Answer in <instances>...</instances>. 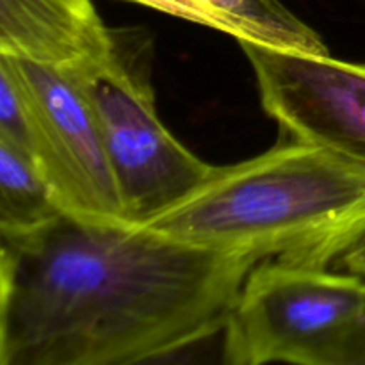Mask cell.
Here are the masks:
<instances>
[{
  "mask_svg": "<svg viewBox=\"0 0 365 365\" xmlns=\"http://www.w3.org/2000/svg\"><path fill=\"white\" fill-rule=\"evenodd\" d=\"M130 2L141 4V6L150 7V9L171 14V16L182 18V20H187L191 24L205 25V27L221 31V24L217 21V18L196 0H130Z\"/></svg>",
  "mask_w": 365,
  "mask_h": 365,
  "instance_id": "obj_11",
  "label": "cell"
},
{
  "mask_svg": "<svg viewBox=\"0 0 365 365\" xmlns=\"http://www.w3.org/2000/svg\"><path fill=\"white\" fill-rule=\"evenodd\" d=\"M48 189L31 163L0 141V239L7 246L57 216Z\"/></svg>",
  "mask_w": 365,
  "mask_h": 365,
  "instance_id": "obj_9",
  "label": "cell"
},
{
  "mask_svg": "<svg viewBox=\"0 0 365 365\" xmlns=\"http://www.w3.org/2000/svg\"><path fill=\"white\" fill-rule=\"evenodd\" d=\"M91 102L127 223L138 225L198 187L212 164L185 148L159 118L150 41L113 31L103 52L75 63Z\"/></svg>",
  "mask_w": 365,
  "mask_h": 365,
  "instance_id": "obj_4",
  "label": "cell"
},
{
  "mask_svg": "<svg viewBox=\"0 0 365 365\" xmlns=\"http://www.w3.org/2000/svg\"><path fill=\"white\" fill-rule=\"evenodd\" d=\"M232 38L274 48L307 53H328L312 27L299 20L280 0H196Z\"/></svg>",
  "mask_w": 365,
  "mask_h": 365,
  "instance_id": "obj_8",
  "label": "cell"
},
{
  "mask_svg": "<svg viewBox=\"0 0 365 365\" xmlns=\"http://www.w3.org/2000/svg\"><path fill=\"white\" fill-rule=\"evenodd\" d=\"M14 274V257L9 246L0 239V323L4 328V314H6L7 299L11 294Z\"/></svg>",
  "mask_w": 365,
  "mask_h": 365,
  "instance_id": "obj_12",
  "label": "cell"
},
{
  "mask_svg": "<svg viewBox=\"0 0 365 365\" xmlns=\"http://www.w3.org/2000/svg\"><path fill=\"white\" fill-rule=\"evenodd\" d=\"M150 232L210 252L334 267L365 232V168L292 139L232 166H214Z\"/></svg>",
  "mask_w": 365,
  "mask_h": 365,
  "instance_id": "obj_2",
  "label": "cell"
},
{
  "mask_svg": "<svg viewBox=\"0 0 365 365\" xmlns=\"http://www.w3.org/2000/svg\"><path fill=\"white\" fill-rule=\"evenodd\" d=\"M0 365H4V328L0 323Z\"/></svg>",
  "mask_w": 365,
  "mask_h": 365,
  "instance_id": "obj_14",
  "label": "cell"
},
{
  "mask_svg": "<svg viewBox=\"0 0 365 365\" xmlns=\"http://www.w3.org/2000/svg\"><path fill=\"white\" fill-rule=\"evenodd\" d=\"M110 34L91 0H0V56L75 64L103 52Z\"/></svg>",
  "mask_w": 365,
  "mask_h": 365,
  "instance_id": "obj_7",
  "label": "cell"
},
{
  "mask_svg": "<svg viewBox=\"0 0 365 365\" xmlns=\"http://www.w3.org/2000/svg\"><path fill=\"white\" fill-rule=\"evenodd\" d=\"M27 116L32 164L66 216L127 223L91 102L75 64L0 56Z\"/></svg>",
  "mask_w": 365,
  "mask_h": 365,
  "instance_id": "obj_5",
  "label": "cell"
},
{
  "mask_svg": "<svg viewBox=\"0 0 365 365\" xmlns=\"http://www.w3.org/2000/svg\"><path fill=\"white\" fill-rule=\"evenodd\" d=\"M4 365H128L223 334L253 257L57 214L9 245Z\"/></svg>",
  "mask_w": 365,
  "mask_h": 365,
  "instance_id": "obj_1",
  "label": "cell"
},
{
  "mask_svg": "<svg viewBox=\"0 0 365 365\" xmlns=\"http://www.w3.org/2000/svg\"><path fill=\"white\" fill-rule=\"evenodd\" d=\"M266 113L294 139L365 168V66L239 39Z\"/></svg>",
  "mask_w": 365,
  "mask_h": 365,
  "instance_id": "obj_6",
  "label": "cell"
},
{
  "mask_svg": "<svg viewBox=\"0 0 365 365\" xmlns=\"http://www.w3.org/2000/svg\"><path fill=\"white\" fill-rule=\"evenodd\" d=\"M232 365H365V278L262 260L225 324Z\"/></svg>",
  "mask_w": 365,
  "mask_h": 365,
  "instance_id": "obj_3",
  "label": "cell"
},
{
  "mask_svg": "<svg viewBox=\"0 0 365 365\" xmlns=\"http://www.w3.org/2000/svg\"><path fill=\"white\" fill-rule=\"evenodd\" d=\"M334 269H341L365 278V232L339 257Z\"/></svg>",
  "mask_w": 365,
  "mask_h": 365,
  "instance_id": "obj_13",
  "label": "cell"
},
{
  "mask_svg": "<svg viewBox=\"0 0 365 365\" xmlns=\"http://www.w3.org/2000/svg\"><path fill=\"white\" fill-rule=\"evenodd\" d=\"M0 141L32 164V139L24 106L0 59ZM34 168V164H32Z\"/></svg>",
  "mask_w": 365,
  "mask_h": 365,
  "instance_id": "obj_10",
  "label": "cell"
}]
</instances>
